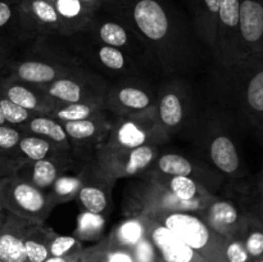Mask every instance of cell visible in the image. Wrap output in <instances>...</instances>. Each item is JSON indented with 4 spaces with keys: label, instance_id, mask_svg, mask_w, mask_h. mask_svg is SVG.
<instances>
[{
    "label": "cell",
    "instance_id": "cell-1",
    "mask_svg": "<svg viewBox=\"0 0 263 262\" xmlns=\"http://www.w3.org/2000/svg\"><path fill=\"white\" fill-rule=\"evenodd\" d=\"M100 9L122 20L138 35L148 51L152 72L159 79H187L212 59L192 21L171 0H105Z\"/></svg>",
    "mask_w": 263,
    "mask_h": 262
},
{
    "label": "cell",
    "instance_id": "cell-2",
    "mask_svg": "<svg viewBox=\"0 0 263 262\" xmlns=\"http://www.w3.org/2000/svg\"><path fill=\"white\" fill-rule=\"evenodd\" d=\"M211 69V92L217 102L263 133V55L230 67L213 63Z\"/></svg>",
    "mask_w": 263,
    "mask_h": 262
},
{
    "label": "cell",
    "instance_id": "cell-3",
    "mask_svg": "<svg viewBox=\"0 0 263 262\" xmlns=\"http://www.w3.org/2000/svg\"><path fill=\"white\" fill-rule=\"evenodd\" d=\"M68 38L72 49L82 63L109 81L128 76L153 77L145 64L120 49L100 43L85 30L77 31Z\"/></svg>",
    "mask_w": 263,
    "mask_h": 262
},
{
    "label": "cell",
    "instance_id": "cell-4",
    "mask_svg": "<svg viewBox=\"0 0 263 262\" xmlns=\"http://www.w3.org/2000/svg\"><path fill=\"white\" fill-rule=\"evenodd\" d=\"M186 79L168 77L158 84L157 116L170 138L179 134L192 135L204 109L197 107L193 91L185 82Z\"/></svg>",
    "mask_w": 263,
    "mask_h": 262
},
{
    "label": "cell",
    "instance_id": "cell-5",
    "mask_svg": "<svg viewBox=\"0 0 263 262\" xmlns=\"http://www.w3.org/2000/svg\"><path fill=\"white\" fill-rule=\"evenodd\" d=\"M171 230L207 262H226V239L216 234L199 213L190 211L157 212L146 215Z\"/></svg>",
    "mask_w": 263,
    "mask_h": 262
},
{
    "label": "cell",
    "instance_id": "cell-6",
    "mask_svg": "<svg viewBox=\"0 0 263 262\" xmlns=\"http://www.w3.org/2000/svg\"><path fill=\"white\" fill-rule=\"evenodd\" d=\"M157 116V107L143 113L113 116L112 126L97 152L128 151L144 145H156L170 141Z\"/></svg>",
    "mask_w": 263,
    "mask_h": 262
},
{
    "label": "cell",
    "instance_id": "cell-7",
    "mask_svg": "<svg viewBox=\"0 0 263 262\" xmlns=\"http://www.w3.org/2000/svg\"><path fill=\"white\" fill-rule=\"evenodd\" d=\"M192 136L204 151L208 162L222 176L239 179L246 175L235 140L210 113H203Z\"/></svg>",
    "mask_w": 263,
    "mask_h": 262
},
{
    "label": "cell",
    "instance_id": "cell-8",
    "mask_svg": "<svg viewBox=\"0 0 263 262\" xmlns=\"http://www.w3.org/2000/svg\"><path fill=\"white\" fill-rule=\"evenodd\" d=\"M158 85L151 76H128L112 80L103 98V107L113 116L143 113L157 107Z\"/></svg>",
    "mask_w": 263,
    "mask_h": 262
},
{
    "label": "cell",
    "instance_id": "cell-9",
    "mask_svg": "<svg viewBox=\"0 0 263 262\" xmlns=\"http://www.w3.org/2000/svg\"><path fill=\"white\" fill-rule=\"evenodd\" d=\"M0 204L8 212L36 223L45 222L55 207L48 193L15 175L0 185Z\"/></svg>",
    "mask_w": 263,
    "mask_h": 262
},
{
    "label": "cell",
    "instance_id": "cell-10",
    "mask_svg": "<svg viewBox=\"0 0 263 262\" xmlns=\"http://www.w3.org/2000/svg\"><path fill=\"white\" fill-rule=\"evenodd\" d=\"M82 30L86 31L100 43L120 49L133 58L138 59L139 62L145 64L149 72L153 74L149 63L148 51L143 41L122 20L105 12L104 9H99L92 14L89 23Z\"/></svg>",
    "mask_w": 263,
    "mask_h": 262
},
{
    "label": "cell",
    "instance_id": "cell-11",
    "mask_svg": "<svg viewBox=\"0 0 263 262\" xmlns=\"http://www.w3.org/2000/svg\"><path fill=\"white\" fill-rule=\"evenodd\" d=\"M108 84L109 80L86 69L74 72L43 87L55 104L94 103L103 105V98Z\"/></svg>",
    "mask_w": 263,
    "mask_h": 262
},
{
    "label": "cell",
    "instance_id": "cell-12",
    "mask_svg": "<svg viewBox=\"0 0 263 262\" xmlns=\"http://www.w3.org/2000/svg\"><path fill=\"white\" fill-rule=\"evenodd\" d=\"M158 152L156 145H144L128 151L95 152L92 162L100 174L115 184L118 179L146 174Z\"/></svg>",
    "mask_w": 263,
    "mask_h": 262
},
{
    "label": "cell",
    "instance_id": "cell-13",
    "mask_svg": "<svg viewBox=\"0 0 263 262\" xmlns=\"http://www.w3.org/2000/svg\"><path fill=\"white\" fill-rule=\"evenodd\" d=\"M239 10L240 0H221L212 57L213 63L230 67L239 63Z\"/></svg>",
    "mask_w": 263,
    "mask_h": 262
},
{
    "label": "cell",
    "instance_id": "cell-14",
    "mask_svg": "<svg viewBox=\"0 0 263 262\" xmlns=\"http://www.w3.org/2000/svg\"><path fill=\"white\" fill-rule=\"evenodd\" d=\"M112 121V113L103 109L86 120L62 123L73 153L80 161H89L94 157L97 149L110 130Z\"/></svg>",
    "mask_w": 263,
    "mask_h": 262
},
{
    "label": "cell",
    "instance_id": "cell-15",
    "mask_svg": "<svg viewBox=\"0 0 263 262\" xmlns=\"http://www.w3.org/2000/svg\"><path fill=\"white\" fill-rule=\"evenodd\" d=\"M79 71H86V69H73L43 59L12 54L5 63L2 74L27 84L45 86Z\"/></svg>",
    "mask_w": 263,
    "mask_h": 262
},
{
    "label": "cell",
    "instance_id": "cell-16",
    "mask_svg": "<svg viewBox=\"0 0 263 262\" xmlns=\"http://www.w3.org/2000/svg\"><path fill=\"white\" fill-rule=\"evenodd\" d=\"M20 18L30 40L48 35L67 36L53 0H21Z\"/></svg>",
    "mask_w": 263,
    "mask_h": 262
},
{
    "label": "cell",
    "instance_id": "cell-17",
    "mask_svg": "<svg viewBox=\"0 0 263 262\" xmlns=\"http://www.w3.org/2000/svg\"><path fill=\"white\" fill-rule=\"evenodd\" d=\"M263 55V0H240L239 63Z\"/></svg>",
    "mask_w": 263,
    "mask_h": 262
},
{
    "label": "cell",
    "instance_id": "cell-18",
    "mask_svg": "<svg viewBox=\"0 0 263 262\" xmlns=\"http://www.w3.org/2000/svg\"><path fill=\"white\" fill-rule=\"evenodd\" d=\"M149 171L168 176L193 177L213 194L220 186V180L222 177V175L218 172L215 174L210 167L204 166L200 162H193L192 159L176 153H166L162 156L158 154Z\"/></svg>",
    "mask_w": 263,
    "mask_h": 262
},
{
    "label": "cell",
    "instance_id": "cell-19",
    "mask_svg": "<svg viewBox=\"0 0 263 262\" xmlns=\"http://www.w3.org/2000/svg\"><path fill=\"white\" fill-rule=\"evenodd\" d=\"M146 236L157 252V262H207L171 230L144 216Z\"/></svg>",
    "mask_w": 263,
    "mask_h": 262
},
{
    "label": "cell",
    "instance_id": "cell-20",
    "mask_svg": "<svg viewBox=\"0 0 263 262\" xmlns=\"http://www.w3.org/2000/svg\"><path fill=\"white\" fill-rule=\"evenodd\" d=\"M0 95L35 115L50 116L57 105L43 86L18 81L4 74H0Z\"/></svg>",
    "mask_w": 263,
    "mask_h": 262
},
{
    "label": "cell",
    "instance_id": "cell-21",
    "mask_svg": "<svg viewBox=\"0 0 263 262\" xmlns=\"http://www.w3.org/2000/svg\"><path fill=\"white\" fill-rule=\"evenodd\" d=\"M85 162L86 161H80L79 158L25 161L17 167L14 175L37 189L48 193L62 175Z\"/></svg>",
    "mask_w": 263,
    "mask_h": 262
},
{
    "label": "cell",
    "instance_id": "cell-22",
    "mask_svg": "<svg viewBox=\"0 0 263 262\" xmlns=\"http://www.w3.org/2000/svg\"><path fill=\"white\" fill-rule=\"evenodd\" d=\"M113 185L115 184L112 181L100 174L91 158L84 164L82 169V185L80 188L77 199L87 212L104 215L109 205Z\"/></svg>",
    "mask_w": 263,
    "mask_h": 262
},
{
    "label": "cell",
    "instance_id": "cell-23",
    "mask_svg": "<svg viewBox=\"0 0 263 262\" xmlns=\"http://www.w3.org/2000/svg\"><path fill=\"white\" fill-rule=\"evenodd\" d=\"M199 215L216 234L228 240L238 235L247 212H241L231 200L216 197Z\"/></svg>",
    "mask_w": 263,
    "mask_h": 262
},
{
    "label": "cell",
    "instance_id": "cell-24",
    "mask_svg": "<svg viewBox=\"0 0 263 262\" xmlns=\"http://www.w3.org/2000/svg\"><path fill=\"white\" fill-rule=\"evenodd\" d=\"M31 223L33 222L5 211L0 226V261L27 262L23 240Z\"/></svg>",
    "mask_w": 263,
    "mask_h": 262
},
{
    "label": "cell",
    "instance_id": "cell-25",
    "mask_svg": "<svg viewBox=\"0 0 263 262\" xmlns=\"http://www.w3.org/2000/svg\"><path fill=\"white\" fill-rule=\"evenodd\" d=\"M220 5L221 0H189L193 27L210 54L215 44Z\"/></svg>",
    "mask_w": 263,
    "mask_h": 262
},
{
    "label": "cell",
    "instance_id": "cell-26",
    "mask_svg": "<svg viewBox=\"0 0 263 262\" xmlns=\"http://www.w3.org/2000/svg\"><path fill=\"white\" fill-rule=\"evenodd\" d=\"M146 175L161 182L172 194H175L177 198L185 200V202L197 203V204L205 208L216 198L213 193H211L207 188L203 186L193 177L168 176V175L157 174V172L152 171L146 172Z\"/></svg>",
    "mask_w": 263,
    "mask_h": 262
},
{
    "label": "cell",
    "instance_id": "cell-27",
    "mask_svg": "<svg viewBox=\"0 0 263 262\" xmlns=\"http://www.w3.org/2000/svg\"><path fill=\"white\" fill-rule=\"evenodd\" d=\"M14 156L22 163L25 161H40V159L77 158L73 151L62 148L58 144L45 138L25 134L15 148Z\"/></svg>",
    "mask_w": 263,
    "mask_h": 262
},
{
    "label": "cell",
    "instance_id": "cell-28",
    "mask_svg": "<svg viewBox=\"0 0 263 262\" xmlns=\"http://www.w3.org/2000/svg\"><path fill=\"white\" fill-rule=\"evenodd\" d=\"M20 4L21 0H0V43L13 51L31 41L21 25Z\"/></svg>",
    "mask_w": 263,
    "mask_h": 262
},
{
    "label": "cell",
    "instance_id": "cell-29",
    "mask_svg": "<svg viewBox=\"0 0 263 262\" xmlns=\"http://www.w3.org/2000/svg\"><path fill=\"white\" fill-rule=\"evenodd\" d=\"M18 128L25 134L41 136V138H45L48 140L53 141V143L58 144L62 148L73 151L71 144H69L68 136L64 131L63 125L51 116L35 115Z\"/></svg>",
    "mask_w": 263,
    "mask_h": 262
},
{
    "label": "cell",
    "instance_id": "cell-30",
    "mask_svg": "<svg viewBox=\"0 0 263 262\" xmlns=\"http://www.w3.org/2000/svg\"><path fill=\"white\" fill-rule=\"evenodd\" d=\"M54 231L44 223H31L25 235V249L27 262H45L50 257L49 243Z\"/></svg>",
    "mask_w": 263,
    "mask_h": 262
},
{
    "label": "cell",
    "instance_id": "cell-31",
    "mask_svg": "<svg viewBox=\"0 0 263 262\" xmlns=\"http://www.w3.org/2000/svg\"><path fill=\"white\" fill-rule=\"evenodd\" d=\"M146 236V228L144 216L139 217H128L127 220L118 223L109 235V244L121 248L131 249L140 243Z\"/></svg>",
    "mask_w": 263,
    "mask_h": 262
},
{
    "label": "cell",
    "instance_id": "cell-32",
    "mask_svg": "<svg viewBox=\"0 0 263 262\" xmlns=\"http://www.w3.org/2000/svg\"><path fill=\"white\" fill-rule=\"evenodd\" d=\"M86 162H85V163H86ZM85 163L69 170L68 172L62 175V176L54 182L51 189L48 192L49 197L51 198L54 204L57 205L61 204V203L69 202V200L72 199H77L80 188H81L82 185V169H84Z\"/></svg>",
    "mask_w": 263,
    "mask_h": 262
},
{
    "label": "cell",
    "instance_id": "cell-33",
    "mask_svg": "<svg viewBox=\"0 0 263 262\" xmlns=\"http://www.w3.org/2000/svg\"><path fill=\"white\" fill-rule=\"evenodd\" d=\"M236 236L241 239L252 262L263 254V222L254 212H247Z\"/></svg>",
    "mask_w": 263,
    "mask_h": 262
},
{
    "label": "cell",
    "instance_id": "cell-34",
    "mask_svg": "<svg viewBox=\"0 0 263 262\" xmlns=\"http://www.w3.org/2000/svg\"><path fill=\"white\" fill-rule=\"evenodd\" d=\"M53 2L66 27L67 36L82 30L92 17L80 3V0H53Z\"/></svg>",
    "mask_w": 263,
    "mask_h": 262
},
{
    "label": "cell",
    "instance_id": "cell-35",
    "mask_svg": "<svg viewBox=\"0 0 263 262\" xmlns=\"http://www.w3.org/2000/svg\"><path fill=\"white\" fill-rule=\"evenodd\" d=\"M80 262H135V259L130 249L112 246L108 239H103L98 246L81 252Z\"/></svg>",
    "mask_w": 263,
    "mask_h": 262
},
{
    "label": "cell",
    "instance_id": "cell-36",
    "mask_svg": "<svg viewBox=\"0 0 263 262\" xmlns=\"http://www.w3.org/2000/svg\"><path fill=\"white\" fill-rule=\"evenodd\" d=\"M104 109L103 105L94 103H72V104H57L50 116L61 123L81 121L92 117Z\"/></svg>",
    "mask_w": 263,
    "mask_h": 262
},
{
    "label": "cell",
    "instance_id": "cell-37",
    "mask_svg": "<svg viewBox=\"0 0 263 262\" xmlns=\"http://www.w3.org/2000/svg\"><path fill=\"white\" fill-rule=\"evenodd\" d=\"M81 252V243L79 238L69 235L54 234L49 243L50 257H71Z\"/></svg>",
    "mask_w": 263,
    "mask_h": 262
},
{
    "label": "cell",
    "instance_id": "cell-38",
    "mask_svg": "<svg viewBox=\"0 0 263 262\" xmlns=\"http://www.w3.org/2000/svg\"><path fill=\"white\" fill-rule=\"evenodd\" d=\"M77 230L76 238L81 239H92L99 235L104 226V217L103 215H97V213L87 212L84 210L81 215L79 216L77 221Z\"/></svg>",
    "mask_w": 263,
    "mask_h": 262
},
{
    "label": "cell",
    "instance_id": "cell-39",
    "mask_svg": "<svg viewBox=\"0 0 263 262\" xmlns=\"http://www.w3.org/2000/svg\"><path fill=\"white\" fill-rule=\"evenodd\" d=\"M0 109H2L7 125L14 126V127H20L21 125L27 122L31 117L35 116V113L20 107L15 103L8 100L3 95H0Z\"/></svg>",
    "mask_w": 263,
    "mask_h": 262
},
{
    "label": "cell",
    "instance_id": "cell-40",
    "mask_svg": "<svg viewBox=\"0 0 263 262\" xmlns=\"http://www.w3.org/2000/svg\"><path fill=\"white\" fill-rule=\"evenodd\" d=\"M23 135H25V133L18 127L7 125V123L0 125V153L8 154V156L17 159L14 156V152Z\"/></svg>",
    "mask_w": 263,
    "mask_h": 262
},
{
    "label": "cell",
    "instance_id": "cell-41",
    "mask_svg": "<svg viewBox=\"0 0 263 262\" xmlns=\"http://www.w3.org/2000/svg\"><path fill=\"white\" fill-rule=\"evenodd\" d=\"M226 262H252L243 241L239 236H234L226 240L225 244Z\"/></svg>",
    "mask_w": 263,
    "mask_h": 262
},
{
    "label": "cell",
    "instance_id": "cell-42",
    "mask_svg": "<svg viewBox=\"0 0 263 262\" xmlns=\"http://www.w3.org/2000/svg\"><path fill=\"white\" fill-rule=\"evenodd\" d=\"M20 164V162L13 158V157L0 153V185L4 180H7L8 177L13 176L15 174V170Z\"/></svg>",
    "mask_w": 263,
    "mask_h": 262
},
{
    "label": "cell",
    "instance_id": "cell-43",
    "mask_svg": "<svg viewBox=\"0 0 263 262\" xmlns=\"http://www.w3.org/2000/svg\"><path fill=\"white\" fill-rule=\"evenodd\" d=\"M82 5H84L85 9L90 13V14H94L97 10H99L103 7V4L105 3V0H80Z\"/></svg>",
    "mask_w": 263,
    "mask_h": 262
},
{
    "label": "cell",
    "instance_id": "cell-44",
    "mask_svg": "<svg viewBox=\"0 0 263 262\" xmlns=\"http://www.w3.org/2000/svg\"><path fill=\"white\" fill-rule=\"evenodd\" d=\"M12 53H13V50L9 48V46H7L5 44L0 43V74H2L3 69H4V67H5V63H7L8 59L10 58Z\"/></svg>",
    "mask_w": 263,
    "mask_h": 262
},
{
    "label": "cell",
    "instance_id": "cell-45",
    "mask_svg": "<svg viewBox=\"0 0 263 262\" xmlns=\"http://www.w3.org/2000/svg\"><path fill=\"white\" fill-rule=\"evenodd\" d=\"M81 252L79 254H74V256L71 257H49L45 262H80V254H81Z\"/></svg>",
    "mask_w": 263,
    "mask_h": 262
},
{
    "label": "cell",
    "instance_id": "cell-46",
    "mask_svg": "<svg viewBox=\"0 0 263 262\" xmlns=\"http://www.w3.org/2000/svg\"><path fill=\"white\" fill-rule=\"evenodd\" d=\"M258 192H259V197L263 198V172L259 177V181H258Z\"/></svg>",
    "mask_w": 263,
    "mask_h": 262
},
{
    "label": "cell",
    "instance_id": "cell-47",
    "mask_svg": "<svg viewBox=\"0 0 263 262\" xmlns=\"http://www.w3.org/2000/svg\"><path fill=\"white\" fill-rule=\"evenodd\" d=\"M254 213H256V215L258 216L259 218H261L262 222H263V208L259 207V205H257V210H256V212H254Z\"/></svg>",
    "mask_w": 263,
    "mask_h": 262
},
{
    "label": "cell",
    "instance_id": "cell-48",
    "mask_svg": "<svg viewBox=\"0 0 263 262\" xmlns=\"http://www.w3.org/2000/svg\"><path fill=\"white\" fill-rule=\"evenodd\" d=\"M4 216H5V210L2 207V204H0V226H2L3 220H4Z\"/></svg>",
    "mask_w": 263,
    "mask_h": 262
},
{
    "label": "cell",
    "instance_id": "cell-49",
    "mask_svg": "<svg viewBox=\"0 0 263 262\" xmlns=\"http://www.w3.org/2000/svg\"><path fill=\"white\" fill-rule=\"evenodd\" d=\"M5 120H4V116H3V112L2 109H0V125H5Z\"/></svg>",
    "mask_w": 263,
    "mask_h": 262
},
{
    "label": "cell",
    "instance_id": "cell-50",
    "mask_svg": "<svg viewBox=\"0 0 263 262\" xmlns=\"http://www.w3.org/2000/svg\"><path fill=\"white\" fill-rule=\"evenodd\" d=\"M257 205H259V207H262V208H263V198H259L258 204H257Z\"/></svg>",
    "mask_w": 263,
    "mask_h": 262
},
{
    "label": "cell",
    "instance_id": "cell-51",
    "mask_svg": "<svg viewBox=\"0 0 263 262\" xmlns=\"http://www.w3.org/2000/svg\"><path fill=\"white\" fill-rule=\"evenodd\" d=\"M253 262H263V254L261 257H259V258H257V259H254Z\"/></svg>",
    "mask_w": 263,
    "mask_h": 262
},
{
    "label": "cell",
    "instance_id": "cell-52",
    "mask_svg": "<svg viewBox=\"0 0 263 262\" xmlns=\"http://www.w3.org/2000/svg\"><path fill=\"white\" fill-rule=\"evenodd\" d=\"M0 262H2V261H0Z\"/></svg>",
    "mask_w": 263,
    "mask_h": 262
}]
</instances>
